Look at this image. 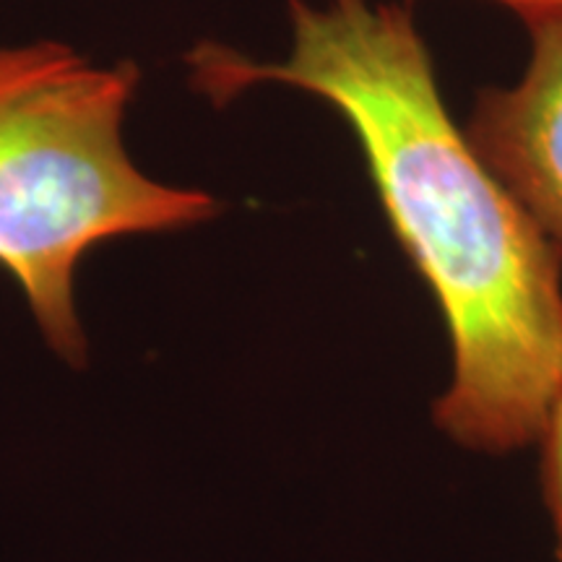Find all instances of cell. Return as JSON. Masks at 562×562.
I'll list each match as a JSON object with an SVG mask.
<instances>
[{
	"label": "cell",
	"mask_w": 562,
	"mask_h": 562,
	"mask_svg": "<svg viewBox=\"0 0 562 562\" xmlns=\"http://www.w3.org/2000/svg\"><path fill=\"white\" fill-rule=\"evenodd\" d=\"M495 3L508 5V9L513 13H518V16H521V21H524V19H529V16H533V13H539V11L554 9V5H560L562 0H495Z\"/></svg>",
	"instance_id": "obj_5"
},
{
	"label": "cell",
	"mask_w": 562,
	"mask_h": 562,
	"mask_svg": "<svg viewBox=\"0 0 562 562\" xmlns=\"http://www.w3.org/2000/svg\"><path fill=\"white\" fill-rule=\"evenodd\" d=\"M537 448L542 453V492L552 518L554 550H558V562H562V398L547 419Z\"/></svg>",
	"instance_id": "obj_4"
},
{
	"label": "cell",
	"mask_w": 562,
	"mask_h": 562,
	"mask_svg": "<svg viewBox=\"0 0 562 562\" xmlns=\"http://www.w3.org/2000/svg\"><path fill=\"white\" fill-rule=\"evenodd\" d=\"M524 24L531 55L521 79L484 89L463 133L562 248V3Z\"/></svg>",
	"instance_id": "obj_3"
},
{
	"label": "cell",
	"mask_w": 562,
	"mask_h": 562,
	"mask_svg": "<svg viewBox=\"0 0 562 562\" xmlns=\"http://www.w3.org/2000/svg\"><path fill=\"white\" fill-rule=\"evenodd\" d=\"M140 83L133 60L100 63L55 40L0 47V269L42 339L87 364L76 271L97 245L191 229L222 203L146 175L125 144Z\"/></svg>",
	"instance_id": "obj_2"
},
{
	"label": "cell",
	"mask_w": 562,
	"mask_h": 562,
	"mask_svg": "<svg viewBox=\"0 0 562 562\" xmlns=\"http://www.w3.org/2000/svg\"><path fill=\"white\" fill-rule=\"evenodd\" d=\"M286 9L281 58L201 42L186 58L191 87L229 102L279 83L339 112L446 321L451 378L435 398V427L482 456L537 446L562 398V248L456 125L409 11L370 0Z\"/></svg>",
	"instance_id": "obj_1"
}]
</instances>
